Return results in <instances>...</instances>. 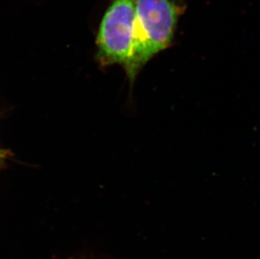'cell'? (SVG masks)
Segmentation results:
<instances>
[{
    "label": "cell",
    "mask_w": 260,
    "mask_h": 259,
    "mask_svg": "<svg viewBox=\"0 0 260 259\" xmlns=\"http://www.w3.org/2000/svg\"><path fill=\"white\" fill-rule=\"evenodd\" d=\"M4 157H5V152L0 149V158H4Z\"/></svg>",
    "instance_id": "obj_3"
},
{
    "label": "cell",
    "mask_w": 260,
    "mask_h": 259,
    "mask_svg": "<svg viewBox=\"0 0 260 259\" xmlns=\"http://www.w3.org/2000/svg\"><path fill=\"white\" fill-rule=\"evenodd\" d=\"M3 158H0V164H1V161H2Z\"/></svg>",
    "instance_id": "obj_4"
},
{
    "label": "cell",
    "mask_w": 260,
    "mask_h": 259,
    "mask_svg": "<svg viewBox=\"0 0 260 259\" xmlns=\"http://www.w3.org/2000/svg\"><path fill=\"white\" fill-rule=\"evenodd\" d=\"M136 0H111L101 20L96 45L97 57L104 66L125 68L133 50Z\"/></svg>",
    "instance_id": "obj_2"
},
{
    "label": "cell",
    "mask_w": 260,
    "mask_h": 259,
    "mask_svg": "<svg viewBox=\"0 0 260 259\" xmlns=\"http://www.w3.org/2000/svg\"><path fill=\"white\" fill-rule=\"evenodd\" d=\"M180 12L174 0H136L133 50L124 68L131 82L153 56L170 47Z\"/></svg>",
    "instance_id": "obj_1"
}]
</instances>
